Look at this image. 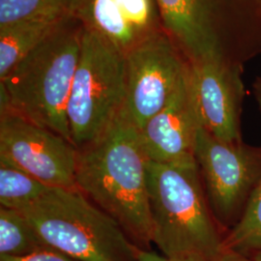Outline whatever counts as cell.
<instances>
[{"instance_id": "1", "label": "cell", "mask_w": 261, "mask_h": 261, "mask_svg": "<svg viewBox=\"0 0 261 261\" xmlns=\"http://www.w3.org/2000/svg\"><path fill=\"white\" fill-rule=\"evenodd\" d=\"M147 161L125 108L103 135L77 149L75 185L115 219L140 250L153 239Z\"/></svg>"}, {"instance_id": "2", "label": "cell", "mask_w": 261, "mask_h": 261, "mask_svg": "<svg viewBox=\"0 0 261 261\" xmlns=\"http://www.w3.org/2000/svg\"><path fill=\"white\" fill-rule=\"evenodd\" d=\"M152 242L169 258L214 260L227 249L226 232L208 203L196 160L183 164L147 161Z\"/></svg>"}, {"instance_id": "3", "label": "cell", "mask_w": 261, "mask_h": 261, "mask_svg": "<svg viewBox=\"0 0 261 261\" xmlns=\"http://www.w3.org/2000/svg\"><path fill=\"white\" fill-rule=\"evenodd\" d=\"M47 247L79 261H138L120 224L77 188H50L20 211Z\"/></svg>"}, {"instance_id": "4", "label": "cell", "mask_w": 261, "mask_h": 261, "mask_svg": "<svg viewBox=\"0 0 261 261\" xmlns=\"http://www.w3.org/2000/svg\"><path fill=\"white\" fill-rule=\"evenodd\" d=\"M66 23L15 66L0 84L8 94L10 112L73 143L66 110L80 58L83 27L71 29Z\"/></svg>"}, {"instance_id": "5", "label": "cell", "mask_w": 261, "mask_h": 261, "mask_svg": "<svg viewBox=\"0 0 261 261\" xmlns=\"http://www.w3.org/2000/svg\"><path fill=\"white\" fill-rule=\"evenodd\" d=\"M166 32L187 56L261 55V0H156Z\"/></svg>"}, {"instance_id": "6", "label": "cell", "mask_w": 261, "mask_h": 261, "mask_svg": "<svg viewBox=\"0 0 261 261\" xmlns=\"http://www.w3.org/2000/svg\"><path fill=\"white\" fill-rule=\"evenodd\" d=\"M126 93L125 53L83 25L80 58L66 110L77 149L108 130L125 108Z\"/></svg>"}, {"instance_id": "7", "label": "cell", "mask_w": 261, "mask_h": 261, "mask_svg": "<svg viewBox=\"0 0 261 261\" xmlns=\"http://www.w3.org/2000/svg\"><path fill=\"white\" fill-rule=\"evenodd\" d=\"M195 160L211 211L227 232L239 222L261 182V146L221 140L202 126Z\"/></svg>"}, {"instance_id": "8", "label": "cell", "mask_w": 261, "mask_h": 261, "mask_svg": "<svg viewBox=\"0 0 261 261\" xmlns=\"http://www.w3.org/2000/svg\"><path fill=\"white\" fill-rule=\"evenodd\" d=\"M125 110L140 130L167 105L189 61L167 32L153 30L125 53Z\"/></svg>"}, {"instance_id": "9", "label": "cell", "mask_w": 261, "mask_h": 261, "mask_svg": "<svg viewBox=\"0 0 261 261\" xmlns=\"http://www.w3.org/2000/svg\"><path fill=\"white\" fill-rule=\"evenodd\" d=\"M0 163L54 188H76L77 148L14 112L0 114Z\"/></svg>"}, {"instance_id": "10", "label": "cell", "mask_w": 261, "mask_h": 261, "mask_svg": "<svg viewBox=\"0 0 261 261\" xmlns=\"http://www.w3.org/2000/svg\"><path fill=\"white\" fill-rule=\"evenodd\" d=\"M244 66L208 56L189 61V75L203 128L226 141H242L241 115L246 96Z\"/></svg>"}, {"instance_id": "11", "label": "cell", "mask_w": 261, "mask_h": 261, "mask_svg": "<svg viewBox=\"0 0 261 261\" xmlns=\"http://www.w3.org/2000/svg\"><path fill=\"white\" fill-rule=\"evenodd\" d=\"M201 126L188 67L167 105L140 129V142L152 162H194L196 136Z\"/></svg>"}, {"instance_id": "12", "label": "cell", "mask_w": 261, "mask_h": 261, "mask_svg": "<svg viewBox=\"0 0 261 261\" xmlns=\"http://www.w3.org/2000/svg\"><path fill=\"white\" fill-rule=\"evenodd\" d=\"M71 17L46 16L0 28V80Z\"/></svg>"}, {"instance_id": "13", "label": "cell", "mask_w": 261, "mask_h": 261, "mask_svg": "<svg viewBox=\"0 0 261 261\" xmlns=\"http://www.w3.org/2000/svg\"><path fill=\"white\" fill-rule=\"evenodd\" d=\"M75 18L124 53L141 38L125 19L114 0H79Z\"/></svg>"}, {"instance_id": "14", "label": "cell", "mask_w": 261, "mask_h": 261, "mask_svg": "<svg viewBox=\"0 0 261 261\" xmlns=\"http://www.w3.org/2000/svg\"><path fill=\"white\" fill-rule=\"evenodd\" d=\"M46 248L20 211L0 208V255L24 256Z\"/></svg>"}, {"instance_id": "15", "label": "cell", "mask_w": 261, "mask_h": 261, "mask_svg": "<svg viewBox=\"0 0 261 261\" xmlns=\"http://www.w3.org/2000/svg\"><path fill=\"white\" fill-rule=\"evenodd\" d=\"M53 187L19 168L0 163L1 207L21 211L36 203Z\"/></svg>"}, {"instance_id": "16", "label": "cell", "mask_w": 261, "mask_h": 261, "mask_svg": "<svg viewBox=\"0 0 261 261\" xmlns=\"http://www.w3.org/2000/svg\"><path fill=\"white\" fill-rule=\"evenodd\" d=\"M224 245L247 256L261 252V182L239 222L225 234Z\"/></svg>"}, {"instance_id": "17", "label": "cell", "mask_w": 261, "mask_h": 261, "mask_svg": "<svg viewBox=\"0 0 261 261\" xmlns=\"http://www.w3.org/2000/svg\"><path fill=\"white\" fill-rule=\"evenodd\" d=\"M79 0H0V28L46 16L75 18Z\"/></svg>"}, {"instance_id": "18", "label": "cell", "mask_w": 261, "mask_h": 261, "mask_svg": "<svg viewBox=\"0 0 261 261\" xmlns=\"http://www.w3.org/2000/svg\"><path fill=\"white\" fill-rule=\"evenodd\" d=\"M123 16L141 37L149 33L156 19L154 0H114Z\"/></svg>"}, {"instance_id": "19", "label": "cell", "mask_w": 261, "mask_h": 261, "mask_svg": "<svg viewBox=\"0 0 261 261\" xmlns=\"http://www.w3.org/2000/svg\"><path fill=\"white\" fill-rule=\"evenodd\" d=\"M138 261H251L250 256L244 255L242 253L234 252L231 250H226L225 252L217 259L214 260H207V259H201V258H169L167 256H164L163 254L160 255L156 252L150 251H143L140 250L139 253Z\"/></svg>"}, {"instance_id": "20", "label": "cell", "mask_w": 261, "mask_h": 261, "mask_svg": "<svg viewBox=\"0 0 261 261\" xmlns=\"http://www.w3.org/2000/svg\"><path fill=\"white\" fill-rule=\"evenodd\" d=\"M0 261H79L50 248L42 249L24 256L0 255Z\"/></svg>"}, {"instance_id": "21", "label": "cell", "mask_w": 261, "mask_h": 261, "mask_svg": "<svg viewBox=\"0 0 261 261\" xmlns=\"http://www.w3.org/2000/svg\"><path fill=\"white\" fill-rule=\"evenodd\" d=\"M253 88V95L255 98V101L258 106V109L261 112V77H257L252 84Z\"/></svg>"}, {"instance_id": "22", "label": "cell", "mask_w": 261, "mask_h": 261, "mask_svg": "<svg viewBox=\"0 0 261 261\" xmlns=\"http://www.w3.org/2000/svg\"><path fill=\"white\" fill-rule=\"evenodd\" d=\"M251 261H261V252H254L250 255Z\"/></svg>"}]
</instances>
